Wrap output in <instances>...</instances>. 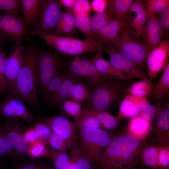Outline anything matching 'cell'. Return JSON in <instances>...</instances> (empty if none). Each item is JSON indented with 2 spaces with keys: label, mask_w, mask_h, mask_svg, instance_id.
Listing matches in <instances>:
<instances>
[{
  "label": "cell",
  "mask_w": 169,
  "mask_h": 169,
  "mask_svg": "<svg viewBox=\"0 0 169 169\" xmlns=\"http://www.w3.org/2000/svg\"><path fill=\"white\" fill-rule=\"evenodd\" d=\"M56 52L48 49H38L35 70L37 92L43 94L52 79L64 68L66 61Z\"/></svg>",
  "instance_id": "cell-5"
},
{
  "label": "cell",
  "mask_w": 169,
  "mask_h": 169,
  "mask_svg": "<svg viewBox=\"0 0 169 169\" xmlns=\"http://www.w3.org/2000/svg\"><path fill=\"white\" fill-rule=\"evenodd\" d=\"M64 69L68 74L92 89L109 78L99 72L91 59L86 57L77 56L72 59L66 60Z\"/></svg>",
  "instance_id": "cell-7"
},
{
  "label": "cell",
  "mask_w": 169,
  "mask_h": 169,
  "mask_svg": "<svg viewBox=\"0 0 169 169\" xmlns=\"http://www.w3.org/2000/svg\"><path fill=\"white\" fill-rule=\"evenodd\" d=\"M1 15H2V14H0V18L1 17Z\"/></svg>",
  "instance_id": "cell-58"
},
{
  "label": "cell",
  "mask_w": 169,
  "mask_h": 169,
  "mask_svg": "<svg viewBox=\"0 0 169 169\" xmlns=\"http://www.w3.org/2000/svg\"><path fill=\"white\" fill-rule=\"evenodd\" d=\"M132 38L129 27L125 25L111 45L143 70L147 64L146 46L145 43L135 41Z\"/></svg>",
  "instance_id": "cell-6"
},
{
  "label": "cell",
  "mask_w": 169,
  "mask_h": 169,
  "mask_svg": "<svg viewBox=\"0 0 169 169\" xmlns=\"http://www.w3.org/2000/svg\"><path fill=\"white\" fill-rule=\"evenodd\" d=\"M165 34L155 16L146 20L142 36L145 40L148 54L162 41Z\"/></svg>",
  "instance_id": "cell-21"
},
{
  "label": "cell",
  "mask_w": 169,
  "mask_h": 169,
  "mask_svg": "<svg viewBox=\"0 0 169 169\" xmlns=\"http://www.w3.org/2000/svg\"><path fill=\"white\" fill-rule=\"evenodd\" d=\"M36 122L49 126L53 132L64 139L69 149L78 137L76 124L64 115H57L49 117L36 118Z\"/></svg>",
  "instance_id": "cell-10"
},
{
  "label": "cell",
  "mask_w": 169,
  "mask_h": 169,
  "mask_svg": "<svg viewBox=\"0 0 169 169\" xmlns=\"http://www.w3.org/2000/svg\"><path fill=\"white\" fill-rule=\"evenodd\" d=\"M44 0H21L23 20L28 29L35 27L40 16Z\"/></svg>",
  "instance_id": "cell-22"
},
{
  "label": "cell",
  "mask_w": 169,
  "mask_h": 169,
  "mask_svg": "<svg viewBox=\"0 0 169 169\" xmlns=\"http://www.w3.org/2000/svg\"><path fill=\"white\" fill-rule=\"evenodd\" d=\"M144 141L127 133L116 135L95 163V169H135Z\"/></svg>",
  "instance_id": "cell-1"
},
{
  "label": "cell",
  "mask_w": 169,
  "mask_h": 169,
  "mask_svg": "<svg viewBox=\"0 0 169 169\" xmlns=\"http://www.w3.org/2000/svg\"><path fill=\"white\" fill-rule=\"evenodd\" d=\"M7 40L4 36L0 33V47L5 43Z\"/></svg>",
  "instance_id": "cell-55"
},
{
  "label": "cell",
  "mask_w": 169,
  "mask_h": 169,
  "mask_svg": "<svg viewBox=\"0 0 169 169\" xmlns=\"http://www.w3.org/2000/svg\"><path fill=\"white\" fill-rule=\"evenodd\" d=\"M11 148L0 125V157H6L11 155Z\"/></svg>",
  "instance_id": "cell-48"
},
{
  "label": "cell",
  "mask_w": 169,
  "mask_h": 169,
  "mask_svg": "<svg viewBox=\"0 0 169 169\" xmlns=\"http://www.w3.org/2000/svg\"><path fill=\"white\" fill-rule=\"evenodd\" d=\"M151 121L139 115L130 119L127 125V133L145 140L151 128Z\"/></svg>",
  "instance_id": "cell-25"
},
{
  "label": "cell",
  "mask_w": 169,
  "mask_h": 169,
  "mask_svg": "<svg viewBox=\"0 0 169 169\" xmlns=\"http://www.w3.org/2000/svg\"><path fill=\"white\" fill-rule=\"evenodd\" d=\"M33 127L38 139L46 144L48 138L53 133L50 128L46 125L38 122L34 124Z\"/></svg>",
  "instance_id": "cell-45"
},
{
  "label": "cell",
  "mask_w": 169,
  "mask_h": 169,
  "mask_svg": "<svg viewBox=\"0 0 169 169\" xmlns=\"http://www.w3.org/2000/svg\"><path fill=\"white\" fill-rule=\"evenodd\" d=\"M38 49L33 44L25 47L23 52V62L14 87L9 94L17 97L29 106L35 107L40 104L35 81V70Z\"/></svg>",
  "instance_id": "cell-2"
},
{
  "label": "cell",
  "mask_w": 169,
  "mask_h": 169,
  "mask_svg": "<svg viewBox=\"0 0 169 169\" xmlns=\"http://www.w3.org/2000/svg\"><path fill=\"white\" fill-rule=\"evenodd\" d=\"M23 136L25 140L29 146L35 143L38 140L33 127L24 131Z\"/></svg>",
  "instance_id": "cell-52"
},
{
  "label": "cell",
  "mask_w": 169,
  "mask_h": 169,
  "mask_svg": "<svg viewBox=\"0 0 169 169\" xmlns=\"http://www.w3.org/2000/svg\"><path fill=\"white\" fill-rule=\"evenodd\" d=\"M92 90L89 86L77 81L74 84L69 99L79 103H83L90 97Z\"/></svg>",
  "instance_id": "cell-34"
},
{
  "label": "cell",
  "mask_w": 169,
  "mask_h": 169,
  "mask_svg": "<svg viewBox=\"0 0 169 169\" xmlns=\"http://www.w3.org/2000/svg\"><path fill=\"white\" fill-rule=\"evenodd\" d=\"M63 7L59 0H44L40 16L35 31L52 34L62 13Z\"/></svg>",
  "instance_id": "cell-11"
},
{
  "label": "cell",
  "mask_w": 169,
  "mask_h": 169,
  "mask_svg": "<svg viewBox=\"0 0 169 169\" xmlns=\"http://www.w3.org/2000/svg\"><path fill=\"white\" fill-rule=\"evenodd\" d=\"M22 41L15 43V46L6 59L4 68V77L8 94L13 90L22 67L23 52L25 47Z\"/></svg>",
  "instance_id": "cell-14"
},
{
  "label": "cell",
  "mask_w": 169,
  "mask_h": 169,
  "mask_svg": "<svg viewBox=\"0 0 169 169\" xmlns=\"http://www.w3.org/2000/svg\"><path fill=\"white\" fill-rule=\"evenodd\" d=\"M95 116L98 120L101 129L113 131L118 129L120 120L109 112L87 111Z\"/></svg>",
  "instance_id": "cell-30"
},
{
  "label": "cell",
  "mask_w": 169,
  "mask_h": 169,
  "mask_svg": "<svg viewBox=\"0 0 169 169\" xmlns=\"http://www.w3.org/2000/svg\"><path fill=\"white\" fill-rule=\"evenodd\" d=\"M153 98L159 101L167 100L169 97V61H168L162 74L151 94Z\"/></svg>",
  "instance_id": "cell-26"
},
{
  "label": "cell",
  "mask_w": 169,
  "mask_h": 169,
  "mask_svg": "<svg viewBox=\"0 0 169 169\" xmlns=\"http://www.w3.org/2000/svg\"><path fill=\"white\" fill-rule=\"evenodd\" d=\"M74 120L78 128L101 129L97 118L87 111H82L74 117Z\"/></svg>",
  "instance_id": "cell-35"
},
{
  "label": "cell",
  "mask_w": 169,
  "mask_h": 169,
  "mask_svg": "<svg viewBox=\"0 0 169 169\" xmlns=\"http://www.w3.org/2000/svg\"><path fill=\"white\" fill-rule=\"evenodd\" d=\"M90 14L86 13L74 17L76 28L83 33L86 39H94L93 35L90 30Z\"/></svg>",
  "instance_id": "cell-38"
},
{
  "label": "cell",
  "mask_w": 169,
  "mask_h": 169,
  "mask_svg": "<svg viewBox=\"0 0 169 169\" xmlns=\"http://www.w3.org/2000/svg\"><path fill=\"white\" fill-rule=\"evenodd\" d=\"M144 144L161 147L169 145V105L159 107Z\"/></svg>",
  "instance_id": "cell-9"
},
{
  "label": "cell",
  "mask_w": 169,
  "mask_h": 169,
  "mask_svg": "<svg viewBox=\"0 0 169 169\" xmlns=\"http://www.w3.org/2000/svg\"><path fill=\"white\" fill-rule=\"evenodd\" d=\"M102 52H98L91 60L97 71L109 78L128 80L131 79L122 74L103 57Z\"/></svg>",
  "instance_id": "cell-23"
},
{
  "label": "cell",
  "mask_w": 169,
  "mask_h": 169,
  "mask_svg": "<svg viewBox=\"0 0 169 169\" xmlns=\"http://www.w3.org/2000/svg\"><path fill=\"white\" fill-rule=\"evenodd\" d=\"M48 149V155L54 169H67L70 161L66 152L59 151L50 148Z\"/></svg>",
  "instance_id": "cell-36"
},
{
  "label": "cell",
  "mask_w": 169,
  "mask_h": 169,
  "mask_svg": "<svg viewBox=\"0 0 169 169\" xmlns=\"http://www.w3.org/2000/svg\"><path fill=\"white\" fill-rule=\"evenodd\" d=\"M69 152V160L74 162V169H95L93 159L78 137L72 145Z\"/></svg>",
  "instance_id": "cell-20"
},
{
  "label": "cell",
  "mask_w": 169,
  "mask_h": 169,
  "mask_svg": "<svg viewBox=\"0 0 169 169\" xmlns=\"http://www.w3.org/2000/svg\"><path fill=\"white\" fill-rule=\"evenodd\" d=\"M2 127L11 148L16 152L21 155H28L29 146L23 137L24 127L19 121L6 119Z\"/></svg>",
  "instance_id": "cell-16"
},
{
  "label": "cell",
  "mask_w": 169,
  "mask_h": 169,
  "mask_svg": "<svg viewBox=\"0 0 169 169\" xmlns=\"http://www.w3.org/2000/svg\"><path fill=\"white\" fill-rule=\"evenodd\" d=\"M112 17L110 22L100 28L94 34V40L104 44L111 45L123 26L126 24L128 25L127 17Z\"/></svg>",
  "instance_id": "cell-19"
},
{
  "label": "cell",
  "mask_w": 169,
  "mask_h": 169,
  "mask_svg": "<svg viewBox=\"0 0 169 169\" xmlns=\"http://www.w3.org/2000/svg\"><path fill=\"white\" fill-rule=\"evenodd\" d=\"M91 8L90 3L88 0H76L72 13L74 17L83 13L90 14Z\"/></svg>",
  "instance_id": "cell-46"
},
{
  "label": "cell",
  "mask_w": 169,
  "mask_h": 169,
  "mask_svg": "<svg viewBox=\"0 0 169 169\" xmlns=\"http://www.w3.org/2000/svg\"><path fill=\"white\" fill-rule=\"evenodd\" d=\"M158 163L159 169H169V145L160 147Z\"/></svg>",
  "instance_id": "cell-47"
},
{
  "label": "cell",
  "mask_w": 169,
  "mask_h": 169,
  "mask_svg": "<svg viewBox=\"0 0 169 169\" xmlns=\"http://www.w3.org/2000/svg\"><path fill=\"white\" fill-rule=\"evenodd\" d=\"M66 73V76L58 91L49 103L51 106H59L63 101L69 99L74 84L78 81Z\"/></svg>",
  "instance_id": "cell-28"
},
{
  "label": "cell",
  "mask_w": 169,
  "mask_h": 169,
  "mask_svg": "<svg viewBox=\"0 0 169 169\" xmlns=\"http://www.w3.org/2000/svg\"><path fill=\"white\" fill-rule=\"evenodd\" d=\"M156 15L157 17H155L160 26L165 33H167L169 30V7Z\"/></svg>",
  "instance_id": "cell-49"
},
{
  "label": "cell",
  "mask_w": 169,
  "mask_h": 169,
  "mask_svg": "<svg viewBox=\"0 0 169 169\" xmlns=\"http://www.w3.org/2000/svg\"><path fill=\"white\" fill-rule=\"evenodd\" d=\"M63 7L66 9V11L72 13L76 0H59Z\"/></svg>",
  "instance_id": "cell-54"
},
{
  "label": "cell",
  "mask_w": 169,
  "mask_h": 169,
  "mask_svg": "<svg viewBox=\"0 0 169 169\" xmlns=\"http://www.w3.org/2000/svg\"><path fill=\"white\" fill-rule=\"evenodd\" d=\"M112 18V16L107 9L102 13L93 15L90 18V30L93 37L94 34L99 29L109 23Z\"/></svg>",
  "instance_id": "cell-37"
},
{
  "label": "cell",
  "mask_w": 169,
  "mask_h": 169,
  "mask_svg": "<svg viewBox=\"0 0 169 169\" xmlns=\"http://www.w3.org/2000/svg\"><path fill=\"white\" fill-rule=\"evenodd\" d=\"M103 52L110 59V62L116 69L131 79L150 80L148 76L131 60L118 51L113 46L106 44Z\"/></svg>",
  "instance_id": "cell-12"
},
{
  "label": "cell",
  "mask_w": 169,
  "mask_h": 169,
  "mask_svg": "<svg viewBox=\"0 0 169 169\" xmlns=\"http://www.w3.org/2000/svg\"><path fill=\"white\" fill-rule=\"evenodd\" d=\"M141 169H152L151 168H148V167H146L145 166H143L142 167Z\"/></svg>",
  "instance_id": "cell-56"
},
{
  "label": "cell",
  "mask_w": 169,
  "mask_h": 169,
  "mask_svg": "<svg viewBox=\"0 0 169 169\" xmlns=\"http://www.w3.org/2000/svg\"><path fill=\"white\" fill-rule=\"evenodd\" d=\"M140 97L128 94L120 103L117 117L120 120L131 118L140 115L139 105Z\"/></svg>",
  "instance_id": "cell-24"
},
{
  "label": "cell",
  "mask_w": 169,
  "mask_h": 169,
  "mask_svg": "<svg viewBox=\"0 0 169 169\" xmlns=\"http://www.w3.org/2000/svg\"><path fill=\"white\" fill-rule=\"evenodd\" d=\"M66 75L64 68L52 79L46 86L43 94L49 103L58 91Z\"/></svg>",
  "instance_id": "cell-33"
},
{
  "label": "cell",
  "mask_w": 169,
  "mask_h": 169,
  "mask_svg": "<svg viewBox=\"0 0 169 169\" xmlns=\"http://www.w3.org/2000/svg\"><path fill=\"white\" fill-rule=\"evenodd\" d=\"M76 29L74 17L72 13L65 11L62 13L54 34L74 36L76 34Z\"/></svg>",
  "instance_id": "cell-27"
},
{
  "label": "cell",
  "mask_w": 169,
  "mask_h": 169,
  "mask_svg": "<svg viewBox=\"0 0 169 169\" xmlns=\"http://www.w3.org/2000/svg\"><path fill=\"white\" fill-rule=\"evenodd\" d=\"M139 105L140 115L151 122L156 117L158 107L150 104L147 97H140Z\"/></svg>",
  "instance_id": "cell-39"
},
{
  "label": "cell",
  "mask_w": 169,
  "mask_h": 169,
  "mask_svg": "<svg viewBox=\"0 0 169 169\" xmlns=\"http://www.w3.org/2000/svg\"><path fill=\"white\" fill-rule=\"evenodd\" d=\"M46 144L38 140L29 146L28 155L32 158H37L48 155V149Z\"/></svg>",
  "instance_id": "cell-44"
},
{
  "label": "cell",
  "mask_w": 169,
  "mask_h": 169,
  "mask_svg": "<svg viewBox=\"0 0 169 169\" xmlns=\"http://www.w3.org/2000/svg\"><path fill=\"white\" fill-rule=\"evenodd\" d=\"M28 29L23 19L8 13L0 18V33L14 43L22 41L27 36Z\"/></svg>",
  "instance_id": "cell-15"
},
{
  "label": "cell",
  "mask_w": 169,
  "mask_h": 169,
  "mask_svg": "<svg viewBox=\"0 0 169 169\" xmlns=\"http://www.w3.org/2000/svg\"><path fill=\"white\" fill-rule=\"evenodd\" d=\"M119 80L108 78L92 89L89 98L83 103L82 111L109 112L119 103L124 89Z\"/></svg>",
  "instance_id": "cell-4"
},
{
  "label": "cell",
  "mask_w": 169,
  "mask_h": 169,
  "mask_svg": "<svg viewBox=\"0 0 169 169\" xmlns=\"http://www.w3.org/2000/svg\"><path fill=\"white\" fill-rule=\"evenodd\" d=\"M169 41L166 39L162 41L149 52L146 64L147 74L150 80L152 81L163 71L169 60Z\"/></svg>",
  "instance_id": "cell-17"
},
{
  "label": "cell",
  "mask_w": 169,
  "mask_h": 169,
  "mask_svg": "<svg viewBox=\"0 0 169 169\" xmlns=\"http://www.w3.org/2000/svg\"><path fill=\"white\" fill-rule=\"evenodd\" d=\"M7 57L6 51L0 47V80L6 87L4 77V68Z\"/></svg>",
  "instance_id": "cell-53"
},
{
  "label": "cell",
  "mask_w": 169,
  "mask_h": 169,
  "mask_svg": "<svg viewBox=\"0 0 169 169\" xmlns=\"http://www.w3.org/2000/svg\"><path fill=\"white\" fill-rule=\"evenodd\" d=\"M1 162H0V167L1 166Z\"/></svg>",
  "instance_id": "cell-57"
},
{
  "label": "cell",
  "mask_w": 169,
  "mask_h": 169,
  "mask_svg": "<svg viewBox=\"0 0 169 169\" xmlns=\"http://www.w3.org/2000/svg\"><path fill=\"white\" fill-rule=\"evenodd\" d=\"M128 26L132 37L140 40L146 25L147 12L143 1L135 0L127 15Z\"/></svg>",
  "instance_id": "cell-18"
},
{
  "label": "cell",
  "mask_w": 169,
  "mask_h": 169,
  "mask_svg": "<svg viewBox=\"0 0 169 169\" xmlns=\"http://www.w3.org/2000/svg\"><path fill=\"white\" fill-rule=\"evenodd\" d=\"M108 0H93L90 3L91 9L96 13H100L107 8Z\"/></svg>",
  "instance_id": "cell-51"
},
{
  "label": "cell",
  "mask_w": 169,
  "mask_h": 169,
  "mask_svg": "<svg viewBox=\"0 0 169 169\" xmlns=\"http://www.w3.org/2000/svg\"><path fill=\"white\" fill-rule=\"evenodd\" d=\"M59 106L61 113L66 116L74 117L82 111L81 104L71 100H65Z\"/></svg>",
  "instance_id": "cell-41"
},
{
  "label": "cell",
  "mask_w": 169,
  "mask_h": 169,
  "mask_svg": "<svg viewBox=\"0 0 169 169\" xmlns=\"http://www.w3.org/2000/svg\"><path fill=\"white\" fill-rule=\"evenodd\" d=\"M77 134L95 163L116 135L113 131L100 128H78Z\"/></svg>",
  "instance_id": "cell-8"
},
{
  "label": "cell",
  "mask_w": 169,
  "mask_h": 169,
  "mask_svg": "<svg viewBox=\"0 0 169 169\" xmlns=\"http://www.w3.org/2000/svg\"><path fill=\"white\" fill-rule=\"evenodd\" d=\"M154 86L150 80H141L133 83L128 88L129 94L137 97H147L151 95Z\"/></svg>",
  "instance_id": "cell-32"
},
{
  "label": "cell",
  "mask_w": 169,
  "mask_h": 169,
  "mask_svg": "<svg viewBox=\"0 0 169 169\" xmlns=\"http://www.w3.org/2000/svg\"><path fill=\"white\" fill-rule=\"evenodd\" d=\"M17 16L22 13L21 0H0V11Z\"/></svg>",
  "instance_id": "cell-42"
},
{
  "label": "cell",
  "mask_w": 169,
  "mask_h": 169,
  "mask_svg": "<svg viewBox=\"0 0 169 169\" xmlns=\"http://www.w3.org/2000/svg\"><path fill=\"white\" fill-rule=\"evenodd\" d=\"M46 144L59 151L67 153L70 150L66 141L53 132L49 137Z\"/></svg>",
  "instance_id": "cell-43"
},
{
  "label": "cell",
  "mask_w": 169,
  "mask_h": 169,
  "mask_svg": "<svg viewBox=\"0 0 169 169\" xmlns=\"http://www.w3.org/2000/svg\"><path fill=\"white\" fill-rule=\"evenodd\" d=\"M30 34L44 40L47 44L61 55L75 57L88 52H103L105 44L94 39H80L70 37L58 36L34 30Z\"/></svg>",
  "instance_id": "cell-3"
},
{
  "label": "cell",
  "mask_w": 169,
  "mask_h": 169,
  "mask_svg": "<svg viewBox=\"0 0 169 169\" xmlns=\"http://www.w3.org/2000/svg\"><path fill=\"white\" fill-rule=\"evenodd\" d=\"M147 7V20L155 16L169 7V0H148L146 1Z\"/></svg>",
  "instance_id": "cell-40"
},
{
  "label": "cell",
  "mask_w": 169,
  "mask_h": 169,
  "mask_svg": "<svg viewBox=\"0 0 169 169\" xmlns=\"http://www.w3.org/2000/svg\"><path fill=\"white\" fill-rule=\"evenodd\" d=\"M135 0H108L106 9L112 16L127 17Z\"/></svg>",
  "instance_id": "cell-31"
},
{
  "label": "cell",
  "mask_w": 169,
  "mask_h": 169,
  "mask_svg": "<svg viewBox=\"0 0 169 169\" xmlns=\"http://www.w3.org/2000/svg\"><path fill=\"white\" fill-rule=\"evenodd\" d=\"M15 169H53L50 166L45 163L29 162L21 163L17 165Z\"/></svg>",
  "instance_id": "cell-50"
},
{
  "label": "cell",
  "mask_w": 169,
  "mask_h": 169,
  "mask_svg": "<svg viewBox=\"0 0 169 169\" xmlns=\"http://www.w3.org/2000/svg\"><path fill=\"white\" fill-rule=\"evenodd\" d=\"M0 115L5 119L18 121H33L36 118L21 100L10 94L0 102Z\"/></svg>",
  "instance_id": "cell-13"
},
{
  "label": "cell",
  "mask_w": 169,
  "mask_h": 169,
  "mask_svg": "<svg viewBox=\"0 0 169 169\" xmlns=\"http://www.w3.org/2000/svg\"><path fill=\"white\" fill-rule=\"evenodd\" d=\"M160 147L145 145L141 149L140 158L144 166L152 169H159L158 156Z\"/></svg>",
  "instance_id": "cell-29"
}]
</instances>
